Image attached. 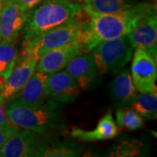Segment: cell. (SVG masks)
Listing matches in <instances>:
<instances>
[{"mask_svg":"<svg viewBox=\"0 0 157 157\" xmlns=\"http://www.w3.org/2000/svg\"><path fill=\"white\" fill-rule=\"evenodd\" d=\"M149 3H140L129 8L109 14H88V21H83L82 11L78 15L79 35L78 39L84 53L91 52L103 41L117 39L128 33L135 20L146 10Z\"/></svg>","mask_w":157,"mask_h":157,"instance_id":"cell-1","label":"cell"},{"mask_svg":"<svg viewBox=\"0 0 157 157\" xmlns=\"http://www.w3.org/2000/svg\"><path fill=\"white\" fill-rule=\"evenodd\" d=\"M60 104L48 99L40 105L30 106L13 99L6 105V113L9 121L18 128L42 135L58 126L61 113Z\"/></svg>","mask_w":157,"mask_h":157,"instance_id":"cell-2","label":"cell"},{"mask_svg":"<svg viewBox=\"0 0 157 157\" xmlns=\"http://www.w3.org/2000/svg\"><path fill=\"white\" fill-rule=\"evenodd\" d=\"M81 11V5L72 0L42 1L29 11L24 27V40L77 17Z\"/></svg>","mask_w":157,"mask_h":157,"instance_id":"cell-3","label":"cell"},{"mask_svg":"<svg viewBox=\"0 0 157 157\" xmlns=\"http://www.w3.org/2000/svg\"><path fill=\"white\" fill-rule=\"evenodd\" d=\"M133 51L127 35L98 44L91 52L98 76L121 71L131 60Z\"/></svg>","mask_w":157,"mask_h":157,"instance_id":"cell-4","label":"cell"},{"mask_svg":"<svg viewBox=\"0 0 157 157\" xmlns=\"http://www.w3.org/2000/svg\"><path fill=\"white\" fill-rule=\"evenodd\" d=\"M79 31L80 26L78 16L59 26L24 40L21 54L39 58L48 51L58 48L78 39Z\"/></svg>","mask_w":157,"mask_h":157,"instance_id":"cell-5","label":"cell"},{"mask_svg":"<svg viewBox=\"0 0 157 157\" xmlns=\"http://www.w3.org/2000/svg\"><path fill=\"white\" fill-rule=\"evenodd\" d=\"M131 76L135 88L139 93H148L156 87V52L142 47H135Z\"/></svg>","mask_w":157,"mask_h":157,"instance_id":"cell-6","label":"cell"},{"mask_svg":"<svg viewBox=\"0 0 157 157\" xmlns=\"http://www.w3.org/2000/svg\"><path fill=\"white\" fill-rule=\"evenodd\" d=\"M133 47H142L156 52L157 15L155 6L149 4L142 14L134 23L127 34Z\"/></svg>","mask_w":157,"mask_h":157,"instance_id":"cell-7","label":"cell"},{"mask_svg":"<svg viewBox=\"0 0 157 157\" xmlns=\"http://www.w3.org/2000/svg\"><path fill=\"white\" fill-rule=\"evenodd\" d=\"M39 58L32 55H18L11 73L0 86V97L7 102L15 99L36 70Z\"/></svg>","mask_w":157,"mask_h":157,"instance_id":"cell-8","label":"cell"},{"mask_svg":"<svg viewBox=\"0 0 157 157\" xmlns=\"http://www.w3.org/2000/svg\"><path fill=\"white\" fill-rule=\"evenodd\" d=\"M84 53V49L78 39L58 48L48 51L39 58L36 71L51 75L67 67L74 57Z\"/></svg>","mask_w":157,"mask_h":157,"instance_id":"cell-9","label":"cell"},{"mask_svg":"<svg viewBox=\"0 0 157 157\" xmlns=\"http://www.w3.org/2000/svg\"><path fill=\"white\" fill-rule=\"evenodd\" d=\"M28 13L22 10L15 0H3L0 7L1 40L16 41L24 30Z\"/></svg>","mask_w":157,"mask_h":157,"instance_id":"cell-10","label":"cell"},{"mask_svg":"<svg viewBox=\"0 0 157 157\" xmlns=\"http://www.w3.org/2000/svg\"><path fill=\"white\" fill-rule=\"evenodd\" d=\"M37 134L23 129L11 135L0 147V156L27 157L38 156L39 145Z\"/></svg>","mask_w":157,"mask_h":157,"instance_id":"cell-11","label":"cell"},{"mask_svg":"<svg viewBox=\"0 0 157 157\" xmlns=\"http://www.w3.org/2000/svg\"><path fill=\"white\" fill-rule=\"evenodd\" d=\"M47 89L49 99L59 103L75 101L80 93L75 79L67 71L61 70L47 76Z\"/></svg>","mask_w":157,"mask_h":157,"instance_id":"cell-12","label":"cell"},{"mask_svg":"<svg viewBox=\"0 0 157 157\" xmlns=\"http://www.w3.org/2000/svg\"><path fill=\"white\" fill-rule=\"evenodd\" d=\"M66 71L75 79L81 89L90 88L95 83L98 77L92 52L74 57L67 65Z\"/></svg>","mask_w":157,"mask_h":157,"instance_id":"cell-13","label":"cell"},{"mask_svg":"<svg viewBox=\"0 0 157 157\" xmlns=\"http://www.w3.org/2000/svg\"><path fill=\"white\" fill-rule=\"evenodd\" d=\"M47 76L35 70L15 99L30 106H37L44 103L49 99Z\"/></svg>","mask_w":157,"mask_h":157,"instance_id":"cell-14","label":"cell"},{"mask_svg":"<svg viewBox=\"0 0 157 157\" xmlns=\"http://www.w3.org/2000/svg\"><path fill=\"white\" fill-rule=\"evenodd\" d=\"M119 135V128L111 113H107L100 120L96 128L93 130H83L74 128L71 131V135L82 141H99L115 138Z\"/></svg>","mask_w":157,"mask_h":157,"instance_id":"cell-15","label":"cell"},{"mask_svg":"<svg viewBox=\"0 0 157 157\" xmlns=\"http://www.w3.org/2000/svg\"><path fill=\"white\" fill-rule=\"evenodd\" d=\"M111 97L113 101L118 106H127L137 95L131 73L128 69L119 73L111 83Z\"/></svg>","mask_w":157,"mask_h":157,"instance_id":"cell-16","label":"cell"},{"mask_svg":"<svg viewBox=\"0 0 157 157\" xmlns=\"http://www.w3.org/2000/svg\"><path fill=\"white\" fill-rule=\"evenodd\" d=\"M131 108L142 118L155 120L157 116L156 87L148 93H140L130 103Z\"/></svg>","mask_w":157,"mask_h":157,"instance_id":"cell-17","label":"cell"},{"mask_svg":"<svg viewBox=\"0 0 157 157\" xmlns=\"http://www.w3.org/2000/svg\"><path fill=\"white\" fill-rule=\"evenodd\" d=\"M82 10L88 14H109L130 7L126 0H80Z\"/></svg>","mask_w":157,"mask_h":157,"instance_id":"cell-18","label":"cell"},{"mask_svg":"<svg viewBox=\"0 0 157 157\" xmlns=\"http://www.w3.org/2000/svg\"><path fill=\"white\" fill-rule=\"evenodd\" d=\"M15 42L0 41V86L10 75L18 58V51Z\"/></svg>","mask_w":157,"mask_h":157,"instance_id":"cell-19","label":"cell"},{"mask_svg":"<svg viewBox=\"0 0 157 157\" xmlns=\"http://www.w3.org/2000/svg\"><path fill=\"white\" fill-rule=\"evenodd\" d=\"M116 122L119 128L127 130H137L143 127V118L131 107H121L116 110Z\"/></svg>","mask_w":157,"mask_h":157,"instance_id":"cell-20","label":"cell"},{"mask_svg":"<svg viewBox=\"0 0 157 157\" xmlns=\"http://www.w3.org/2000/svg\"><path fill=\"white\" fill-rule=\"evenodd\" d=\"M78 152L73 147L65 145H52L50 147L40 146L38 156H77Z\"/></svg>","mask_w":157,"mask_h":157,"instance_id":"cell-21","label":"cell"},{"mask_svg":"<svg viewBox=\"0 0 157 157\" xmlns=\"http://www.w3.org/2000/svg\"><path fill=\"white\" fill-rule=\"evenodd\" d=\"M6 101L0 97V128L14 134L19 129L9 121L8 116H7V113H6Z\"/></svg>","mask_w":157,"mask_h":157,"instance_id":"cell-22","label":"cell"},{"mask_svg":"<svg viewBox=\"0 0 157 157\" xmlns=\"http://www.w3.org/2000/svg\"><path fill=\"white\" fill-rule=\"evenodd\" d=\"M25 11H30L44 0H15Z\"/></svg>","mask_w":157,"mask_h":157,"instance_id":"cell-23","label":"cell"},{"mask_svg":"<svg viewBox=\"0 0 157 157\" xmlns=\"http://www.w3.org/2000/svg\"><path fill=\"white\" fill-rule=\"evenodd\" d=\"M11 135H13V134L11 132H8V131L4 130V129L0 128V147L5 144V142L8 140V138Z\"/></svg>","mask_w":157,"mask_h":157,"instance_id":"cell-24","label":"cell"},{"mask_svg":"<svg viewBox=\"0 0 157 157\" xmlns=\"http://www.w3.org/2000/svg\"><path fill=\"white\" fill-rule=\"evenodd\" d=\"M2 2H3V0H0V6H1V4H2Z\"/></svg>","mask_w":157,"mask_h":157,"instance_id":"cell-25","label":"cell"},{"mask_svg":"<svg viewBox=\"0 0 157 157\" xmlns=\"http://www.w3.org/2000/svg\"><path fill=\"white\" fill-rule=\"evenodd\" d=\"M0 41H1V38H0Z\"/></svg>","mask_w":157,"mask_h":157,"instance_id":"cell-26","label":"cell"},{"mask_svg":"<svg viewBox=\"0 0 157 157\" xmlns=\"http://www.w3.org/2000/svg\"><path fill=\"white\" fill-rule=\"evenodd\" d=\"M0 7H1V6H0Z\"/></svg>","mask_w":157,"mask_h":157,"instance_id":"cell-27","label":"cell"}]
</instances>
